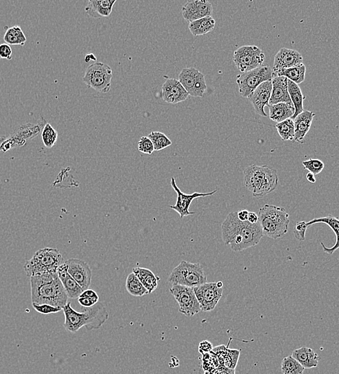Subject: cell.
I'll return each mask as SVG.
<instances>
[{"label": "cell", "mask_w": 339, "mask_h": 374, "mask_svg": "<svg viewBox=\"0 0 339 374\" xmlns=\"http://www.w3.org/2000/svg\"><path fill=\"white\" fill-rule=\"evenodd\" d=\"M263 236L259 222L251 224L248 221L242 222L238 219V212H230L222 224L223 241L235 252L256 246Z\"/></svg>", "instance_id": "cell-1"}, {"label": "cell", "mask_w": 339, "mask_h": 374, "mask_svg": "<svg viewBox=\"0 0 339 374\" xmlns=\"http://www.w3.org/2000/svg\"><path fill=\"white\" fill-rule=\"evenodd\" d=\"M32 303L48 304L64 308L68 303L67 294L57 273H47L31 277Z\"/></svg>", "instance_id": "cell-2"}, {"label": "cell", "mask_w": 339, "mask_h": 374, "mask_svg": "<svg viewBox=\"0 0 339 374\" xmlns=\"http://www.w3.org/2000/svg\"><path fill=\"white\" fill-rule=\"evenodd\" d=\"M62 310L65 317L64 328L73 333L84 327L88 331L99 329L109 317L104 305L99 302L92 307L84 309L82 312L74 310L71 303L68 302Z\"/></svg>", "instance_id": "cell-3"}, {"label": "cell", "mask_w": 339, "mask_h": 374, "mask_svg": "<svg viewBox=\"0 0 339 374\" xmlns=\"http://www.w3.org/2000/svg\"><path fill=\"white\" fill-rule=\"evenodd\" d=\"M244 185L254 197L262 198L277 189L279 177L277 170L268 166L251 165L243 172Z\"/></svg>", "instance_id": "cell-4"}, {"label": "cell", "mask_w": 339, "mask_h": 374, "mask_svg": "<svg viewBox=\"0 0 339 374\" xmlns=\"http://www.w3.org/2000/svg\"><path fill=\"white\" fill-rule=\"evenodd\" d=\"M258 215L263 236L277 240L287 234L289 215L284 207L265 205Z\"/></svg>", "instance_id": "cell-5"}, {"label": "cell", "mask_w": 339, "mask_h": 374, "mask_svg": "<svg viewBox=\"0 0 339 374\" xmlns=\"http://www.w3.org/2000/svg\"><path fill=\"white\" fill-rule=\"evenodd\" d=\"M64 263L63 256L57 248L45 247L35 253L34 256L24 265L27 277L56 273L58 268Z\"/></svg>", "instance_id": "cell-6"}, {"label": "cell", "mask_w": 339, "mask_h": 374, "mask_svg": "<svg viewBox=\"0 0 339 374\" xmlns=\"http://www.w3.org/2000/svg\"><path fill=\"white\" fill-rule=\"evenodd\" d=\"M168 280L173 285L185 286L194 289L207 283V277L199 263L182 261L172 271Z\"/></svg>", "instance_id": "cell-7"}, {"label": "cell", "mask_w": 339, "mask_h": 374, "mask_svg": "<svg viewBox=\"0 0 339 374\" xmlns=\"http://www.w3.org/2000/svg\"><path fill=\"white\" fill-rule=\"evenodd\" d=\"M47 121L40 117L36 123H27L19 126L8 136L0 137V153H6L15 147L24 146L28 140L36 138L43 131Z\"/></svg>", "instance_id": "cell-8"}, {"label": "cell", "mask_w": 339, "mask_h": 374, "mask_svg": "<svg viewBox=\"0 0 339 374\" xmlns=\"http://www.w3.org/2000/svg\"><path fill=\"white\" fill-rule=\"evenodd\" d=\"M113 78V71L108 65L96 62L87 68L82 80L88 87L103 94L109 92Z\"/></svg>", "instance_id": "cell-9"}, {"label": "cell", "mask_w": 339, "mask_h": 374, "mask_svg": "<svg viewBox=\"0 0 339 374\" xmlns=\"http://www.w3.org/2000/svg\"><path fill=\"white\" fill-rule=\"evenodd\" d=\"M273 76V69L267 65H262L252 71L238 75L236 82L240 95L248 98L261 84L272 81Z\"/></svg>", "instance_id": "cell-10"}, {"label": "cell", "mask_w": 339, "mask_h": 374, "mask_svg": "<svg viewBox=\"0 0 339 374\" xmlns=\"http://www.w3.org/2000/svg\"><path fill=\"white\" fill-rule=\"evenodd\" d=\"M233 61L239 71L245 73L262 66L265 54L256 45H243L235 51Z\"/></svg>", "instance_id": "cell-11"}, {"label": "cell", "mask_w": 339, "mask_h": 374, "mask_svg": "<svg viewBox=\"0 0 339 374\" xmlns=\"http://www.w3.org/2000/svg\"><path fill=\"white\" fill-rule=\"evenodd\" d=\"M170 291L178 304L180 313L186 317H193L201 312V307L193 288L173 285Z\"/></svg>", "instance_id": "cell-12"}, {"label": "cell", "mask_w": 339, "mask_h": 374, "mask_svg": "<svg viewBox=\"0 0 339 374\" xmlns=\"http://www.w3.org/2000/svg\"><path fill=\"white\" fill-rule=\"evenodd\" d=\"M178 81L189 95L203 97L207 87L205 77L195 68H185L178 75Z\"/></svg>", "instance_id": "cell-13"}, {"label": "cell", "mask_w": 339, "mask_h": 374, "mask_svg": "<svg viewBox=\"0 0 339 374\" xmlns=\"http://www.w3.org/2000/svg\"><path fill=\"white\" fill-rule=\"evenodd\" d=\"M194 291L201 310L211 312L214 310L222 297L223 288L219 287L217 282H207L194 288Z\"/></svg>", "instance_id": "cell-14"}, {"label": "cell", "mask_w": 339, "mask_h": 374, "mask_svg": "<svg viewBox=\"0 0 339 374\" xmlns=\"http://www.w3.org/2000/svg\"><path fill=\"white\" fill-rule=\"evenodd\" d=\"M170 184H171V187H173L174 191L176 192L177 196H177L176 204L175 205H170L169 207L172 210L178 212L182 219L186 217V216L194 215L196 213L194 212L189 211L190 206H191V203H192V202L195 199L204 197V196H212L217 191V189H215V190L209 193L194 192L193 194H187L183 192L179 189V187L177 186L176 182H175V178H173V177L171 179Z\"/></svg>", "instance_id": "cell-15"}, {"label": "cell", "mask_w": 339, "mask_h": 374, "mask_svg": "<svg viewBox=\"0 0 339 374\" xmlns=\"http://www.w3.org/2000/svg\"><path fill=\"white\" fill-rule=\"evenodd\" d=\"M69 275L82 288L84 291L89 289L92 282V271L89 265L82 260L70 259L65 261Z\"/></svg>", "instance_id": "cell-16"}, {"label": "cell", "mask_w": 339, "mask_h": 374, "mask_svg": "<svg viewBox=\"0 0 339 374\" xmlns=\"http://www.w3.org/2000/svg\"><path fill=\"white\" fill-rule=\"evenodd\" d=\"M213 8L210 2L207 0H192L184 5L182 15L184 20L189 23L199 19L212 16Z\"/></svg>", "instance_id": "cell-17"}, {"label": "cell", "mask_w": 339, "mask_h": 374, "mask_svg": "<svg viewBox=\"0 0 339 374\" xmlns=\"http://www.w3.org/2000/svg\"><path fill=\"white\" fill-rule=\"evenodd\" d=\"M303 56L298 51L286 48H281L276 54L274 61V75L282 70L287 69L303 64Z\"/></svg>", "instance_id": "cell-18"}, {"label": "cell", "mask_w": 339, "mask_h": 374, "mask_svg": "<svg viewBox=\"0 0 339 374\" xmlns=\"http://www.w3.org/2000/svg\"><path fill=\"white\" fill-rule=\"evenodd\" d=\"M272 92V82L267 81L263 82L254 91L248 99L252 103L255 111L258 115L266 117L267 114L264 111L266 106H269V100Z\"/></svg>", "instance_id": "cell-19"}, {"label": "cell", "mask_w": 339, "mask_h": 374, "mask_svg": "<svg viewBox=\"0 0 339 374\" xmlns=\"http://www.w3.org/2000/svg\"><path fill=\"white\" fill-rule=\"evenodd\" d=\"M189 96L185 88L175 79H168L162 87V96L163 100L168 103H182L187 99Z\"/></svg>", "instance_id": "cell-20"}, {"label": "cell", "mask_w": 339, "mask_h": 374, "mask_svg": "<svg viewBox=\"0 0 339 374\" xmlns=\"http://www.w3.org/2000/svg\"><path fill=\"white\" fill-rule=\"evenodd\" d=\"M287 79L284 77H275L272 79V92L269 105L286 103L294 107L288 92Z\"/></svg>", "instance_id": "cell-21"}, {"label": "cell", "mask_w": 339, "mask_h": 374, "mask_svg": "<svg viewBox=\"0 0 339 374\" xmlns=\"http://www.w3.org/2000/svg\"><path fill=\"white\" fill-rule=\"evenodd\" d=\"M57 273L68 297L72 300L78 298L84 290L79 285L78 283L69 275L67 271V266L65 262L58 268Z\"/></svg>", "instance_id": "cell-22"}, {"label": "cell", "mask_w": 339, "mask_h": 374, "mask_svg": "<svg viewBox=\"0 0 339 374\" xmlns=\"http://www.w3.org/2000/svg\"><path fill=\"white\" fill-rule=\"evenodd\" d=\"M116 3L117 0H89L85 10L93 18L107 17L111 14Z\"/></svg>", "instance_id": "cell-23"}, {"label": "cell", "mask_w": 339, "mask_h": 374, "mask_svg": "<svg viewBox=\"0 0 339 374\" xmlns=\"http://www.w3.org/2000/svg\"><path fill=\"white\" fill-rule=\"evenodd\" d=\"M314 112L309 110H304L294 119L295 138L294 140L298 143H303L304 138L310 131L312 119L315 117Z\"/></svg>", "instance_id": "cell-24"}, {"label": "cell", "mask_w": 339, "mask_h": 374, "mask_svg": "<svg viewBox=\"0 0 339 374\" xmlns=\"http://www.w3.org/2000/svg\"><path fill=\"white\" fill-rule=\"evenodd\" d=\"M317 223H324V224L327 225L331 228L332 231L335 235L336 240H335V243L333 247H327L325 246L324 243L321 242V245L323 247V250L326 254H329V255H333L334 254L335 251L339 249V219L338 217H335L331 215L326 216V217H319V218L312 219V220L306 222L307 227L312 226V225L317 224Z\"/></svg>", "instance_id": "cell-25"}, {"label": "cell", "mask_w": 339, "mask_h": 374, "mask_svg": "<svg viewBox=\"0 0 339 374\" xmlns=\"http://www.w3.org/2000/svg\"><path fill=\"white\" fill-rule=\"evenodd\" d=\"M212 351L218 358L220 367L235 369L240 356V351L233 350L222 345L213 347Z\"/></svg>", "instance_id": "cell-26"}, {"label": "cell", "mask_w": 339, "mask_h": 374, "mask_svg": "<svg viewBox=\"0 0 339 374\" xmlns=\"http://www.w3.org/2000/svg\"><path fill=\"white\" fill-rule=\"evenodd\" d=\"M305 368V369L315 368L319 365L320 357L310 347H302L296 349L291 355Z\"/></svg>", "instance_id": "cell-27"}, {"label": "cell", "mask_w": 339, "mask_h": 374, "mask_svg": "<svg viewBox=\"0 0 339 374\" xmlns=\"http://www.w3.org/2000/svg\"><path fill=\"white\" fill-rule=\"evenodd\" d=\"M132 273L140 279L142 285L148 291L149 294L156 290L161 278L154 275L153 272L148 268L138 266L133 268Z\"/></svg>", "instance_id": "cell-28"}, {"label": "cell", "mask_w": 339, "mask_h": 374, "mask_svg": "<svg viewBox=\"0 0 339 374\" xmlns=\"http://www.w3.org/2000/svg\"><path fill=\"white\" fill-rule=\"evenodd\" d=\"M268 108H269V118L277 123L285 119L291 118L295 115V107L290 106L286 103L269 105Z\"/></svg>", "instance_id": "cell-29"}, {"label": "cell", "mask_w": 339, "mask_h": 374, "mask_svg": "<svg viewBox=\"0 0 339 374\" xmlns=\"http://www.w3.org/2000/svg\"><path fill=\"white\" fill-rule=\"evenodd\" d=\"M216 22L212 16L203 17L189 23L190 32L194 36H205L212 32L215 27Z\"/></svg>", "instance_id": "cell-30"}, {"label": "cell", "mask_w": 339, "mask_h": 374, "mask_svg": "<svg viewBox=\"0 0 339 374\" xmlns=\"http://www.w3.org/2000/svg\"><path fill=\"white\" fill-rule=\"evenodd\" d=\"M287 84L288 92H289V96H290L291 102L295 109V115L291 118L294 120L300 113L304 111L303 102L305 98L298 84L289 80L287 81Z\"/></svg>", "instance_id": "cell-31"}, {"label": "cell", "mask_w": 339, "mask_h": 374, "mask_svg": "<svg viewBox=\"0 0 339 374\" xmlns=\"http://www.w3.org/2000/svg\"><path fill=\"white\" fill-rule=\"evenodd\" d=\"M305 73H306V67L303 64L295 66V67L279 71L278 73H276L275 77H286L287 80L291 81L298 85L305 80Z\"/></svg>", "instance_id": "cell-32"}, {"label": "cell", "mask_w": 339, "mask_h": 374, "mask_svg": "<svg viewBox=\"0 0 339 374\" xmlns=\"http://www.w3.org/2000/svg\"><path fill=\"white\" fill-rule=\"evenodd\" d=\"M4 40L5 43L12 45H22L26 43V37L20 26H13L8 28L5 33Z\"/></svg>", "instance_id": "cell-33"}, {"label": "cell", "mask_w": 339, "mask_h": 374, "mask_svg": "<svg viewBox=\"0 0 339 374\" xmlns=\"http://www.w3.org/2000/svg\"><path fill=\"white\" fill-rule=\"evenodd\" d=\"M126 289L133 296H142L149 294L148 291L142 285L140 279L133 273H129L126 281Z\"/></svg>", "instance_id": "cell-34"}, {"label": "cell", "mask_w": 339, "mask_h": 374, "mask_svg": "<svg viewBox=\"0 0 339 374\" xmlns=\"http://www.w3.org/2000/svg\"><path fill=\"white\" fill-rule=\"evenodd\" d=\"M281 370L283 374H303L305 368L291 356L282 360Z\"/></svg>", "instance_id": "cell-35"}, {"label": "cell", "mask_w": 339, "mask_h": 374, "mask_svg": "<svg viewBox=\"0 0 339 374\" xmlns=\"http://www.w3.org/2000/svg\"><path fill=\"white\" fill-rule=\"evenodd\" d=\"M276 128L282 140H293L295 138V122L289 118L276 124Z\"/></svg>", "instance_id": "cell-36"}, {"label": "cell", "mask_w": 339, "mask_h": 374, "mask_svg": "<svg viewBox=\"0 0 339 374\" xmlns=\"http://www.w3.org/2000/svg\"><path fill=\"white\" fill-rule=\"evenodd\" d=\"M147 137L152 140L154 151L156 152H160L172 145V141L170 138L161 132H152Z\"/></svg>", "instance_id": "cell-37"}, {"label": "cell", "mask_w": 339, "mask_h": 374, "mask_svg": "<svg viewBox=\"0 0 339 374\" xmlns=\"http://www.w3.org/2000/svg\"><path fill=\"white\" fill-rule=\"evenodd\" d=\"M41 138L45 146L47 148H52L57 142V131L52 127V124L47 122L41 132Z\"/></svg>", "instance_id": "cell-38"}, {"label": "cell", "mask_w": 339, "mask_h": 374, "mask_svg": "<svg viewBox=\"0 0 339 374\" xmlns=\"http://www.w3.org/2000/svg\"><path fill=\"white\" fill-rule=\"evenodd\" d=\"M303 165L305 169L307 170L314 175L321 173L324 169L325 164L321 160L310 159L303 161Z\"/></svg>", "instance_id": "cell-39"}, {"label": "cell", "mask_w": 339, "mask_h": 374, "mask_svg": "<svg viewBox=\"0 0 339 374\" xmlns=\"http://www.w3.org/2000/svg\"><path fill=\"white\" fill-rule=\"evenodd\" d=\"M32 306L37 312L45 315L57 313V312L62 310L61 307L52 306V305H48V304L39 305V304L32 303Z\"/></svg>", "instance_id": "cell-40"}, {"label": "cell", "mask_w": 339, "mask_h": 374, "mask_svg": "<svg viewBox=\"0 0 339 374\" xmlns=\"http://www.w3.org/2000/svg\"><path fill=\"white\" fill-rule=\"evenodd\" d=\"M138 149L140 152L151 155L154 152V145L152 140L148 137L143 136L140 138L138 143Z\"/></svg>", "instance_id": "cell-41"}, {"label": "cell", "mask_w": 339, "mask_h": 374, "mask_svg": "<svg viewBox=\"0 0 339 374\" xmlns=\"http://www.w3.org/2000/svg\"><path fill=\"white\" fill-rule=\"evenodd\" d=\"M307 228L308 227H307L306 222H305V221H300V222H297L294 231H293L295 238L300 242L305 241V234H306Z\"/></svg>", "instance_id": "cell-42"}, {"label": "cell", "mask_w": 339, "mask_h": 374, "mask_svg": "<svg viewBox=\"0 0 339 374\" xmlns=\"http://www.w3.org/2000/svg\"><path fill=\"white\" fill-rule=\"evenodd\" d=\"M12 50L11 46L8 44H0V59L11 60Z\"/></svg>", "instance_id": "cell-43"}, {"label": "cell", "mask_w": 339, "mask_h": 374, "mask_svg": "<svg viewBox=\"0 0 339 374\" xmlns=\"http://www.w3.org/2000/svg\"><path fill=\"white\" fill-rule=\"evenodd\" d=\"M77 300H78L79 304L84 308H89V307H92L97 304L95 303L91 298L87 297L83 294H81Z\"/></svg>", "instance_id": "cell-44"}, {"label": "cell", "mask_w": 339, "mask_h": 374, "mask_svg": "<svg viewBox=\"0 0 339 374\" xmlns=\"http://www.w3.org/2000/svg\"><path fill=\"white\" fill-rule=\"evenodd\" d=\"M213 349L212 347V344L210 342L205 340L202 341L199 345V351L202 354H207V353H210L211 351Z\"/></svg>", "instance_id": "cell-45"}, {"label": "cell", "mask_w": 339, "mask_h": 374, "mask_svg": "<svg viewBox=\"0 0 339 374\" xmlns=\"http://www.w3.org/2000/svg\"><path fill=\"white\" fill-rule=\"evenodd\" d=\"M87 297L91 298L96 303H98L99 302V296L96 291L92 290V289H87L82 292V294Z\"/></svg>", "instance_id": "cell-46"}, {"label": "cell", "mask_w": 339, "mask_h": 374, "mask_svg": "<svg viewBox=\"0 0 339 374\" xmlns=\"http://www.w3.org/2000/svg\"><path fill=\"white\" fill-rule=\"evenodd\" d=\"M212 374H235V369H230L225 367H219Z\"/></svg>", "instance_id": "cell-47"}, {"label": "cell", "mask_w": 339, "mask_h": 374, "mask_svg": "<svg viewBox=\"0 0 339 374\" xmlns=\"http://www.w3.org/2000/svg\"><path fill=\"white\" fill-rule=\"evenodd\" d=\"M249 211H247L246 210H240V211L238 212V219H240V221H242V222H245V221H247V218H248V215H249Z\"/></svg>", "instance_id": "cell-48"}, {"label": "cell", "mask_w": 339, "mask_h": 374, "mask_svg": "<svg viewBox=\"0 0 339 374\" xmlns=\"http://www.w3.org/2000/svg\"><path fill=\"white\" fill-rule=\"evenodd\" d=\"M247 221L251 224H256L259 222V215L256 212H249L248 218Z\"/></svg>", "instance_id": "cell-49"}, {"label": "cell", "mask_w": 339, "mask_h": 374, "mask_svg": "<svg viewBox=\"0 0 339 374\" xmlns=\"http://www.w3.org/2000/svg\"><path fill=\"white\" fill-rule=\"evenodd\" d=\"M306 179L309 182H310V183L314 184L316 182L315 175H314L313 173H310V172L307 173Z\"/></svg>", "instance_id": "cell-50"}, {"label": "cell", "mask_w": 339, "mask_h": 374, "mask_svg": "<svg viewBox=\"0 0 339 374\" xmlns=\"http://www.w3.org/2000/svg\"><path fill=\"white\" fill-rule=\"evenodd\" d=\"M96 61V57L93 54H87L85 56V61L86 62H89L91 61Z\"/></svg>", "instance_id": "cell-51"}, {"label": "cell", "mask_w": 339, "mask_h": 374, "mask_svg": "<svg viewBox=\"0 0 339 374\" xmlns=\"http://www.w3.org/2000/svg\"><path fill=\"white\" fill-rule=\"evenodd\" d=\"M206 374H212V373H210V372L206 371Z\"/></svg>", "instance_id": "cell-52"}]
</instances>
